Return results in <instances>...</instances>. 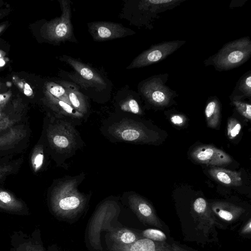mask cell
I'll return each mask as SVG.
<instances>
[{"instance_id": "cell-1", "label": "cell", "mask_w": 251, "mask_h": 251, "mask_svg": "<svg viewBox=\"0 0 251 251\" xmlns=\"http://www.w3.org/2000/svg\"><path fill=\"white\" fill-rule=\"evenodd\" d=\"M251 55V40L245 37L226 44L216 54L204 61L219 71H227L246 62Z\"/></svg>"}, {"instance_id": "cell-2", "label": "cell", "mask_w": 251, "mask_h": 251, "mask_svg": "<svg viewBox=\"0 0 251 251\" xmlns=\"http://www.w3.org/2000/svg\"><path fill=\"white\" fill-rule=\"evenodd\" d=\"M167 74L152 76L142 81L139 85V91L150 103L156 106L169 105L175 92L166 85Z\"/></svg>"}, {"instance_id": "cell-3", "label": "cell", "mask_w": 251, "mask_h": 251, "mask_svg": "<svg viewBox=\"0 0 251 251\" xmlns=\"http://www.w3.org/2000/svg\"><path fill=\"white\" fill-rule=\"evenodd\" d=\"M61 16L46 24L44 27L45 37L56 43L72 39L73 35L69 1H61Z\"/></svg>"}, {"instance_id": "cell-4", "label": "cell", "mask_w": 251, "mask_h": 251, "mask_svg": "<svg viewBox=\"0 0 251 251\" xmlns=\"http://www.w3.org/2000/svg\"><path fill=\"white\" fill-rule=\"evenodd\" d=\"M185 43L184 41L177 40L164 42L153 45L137 56L127 69L143 67L161 61Z\"/></svg>"}, {"instance_id": "cell-5", "label": "cell", "mask_w": 251, "mask_h": 251, "mask_svg": "<svg viewBox=\"0 0 251 251\" xmlns=\"http://www.w3.org/2000/svg\"><path fill=\"white\" fill-rule=\"evenodd\" d=\"M52 210L61 216H69L79 211L83 204V199L76 192L67 187L59 188L52 196Z\"/></svg>"}, {"instance_id": "cell-6", "label": "cell", "mask_w": 251, "mask_h": 251, "mask_svg": "<svg viewBox=\"0 0 251 251\" xmlns=\"http://www.w3.org/2000/svg\"><path fill=\"white\" fill-rule=\"evenodd\" d=\"M196 162L213 166L230 164L231 157L224 151L211 145H202L195 148L190 153Z\"/></svg>"}, {"instance_id": "cell-7", "label": "cell", "mask_w": 251, "mask_h": 251, "mask_svg": "<svg viewBox=\"0 0 251 251\" xmlns=\"http://www.w3.org/2000/svg\"><path fill=\"white\" fill-rule=\"evenodd\" d=\"M89 30L96 41L120 38L130 34L133 31L117 23L99 22L88 24Z\"/></svg>"}, {"instance_id": "cell-8", "label": "cell", "mask_w": 251, "mask_h": 251, "mask_svg": "<svg viewBox=\"0 0 251 251\" xmlns=\"http://www.w3.org/2000/svg\"><path fill=\"white\" fill-rule=\"evenodd\" d=\"M62 60L70 64L88 85L98 89H103L106 83L103 78L91 67L67 55H63Z\"/></svg>"}, {"instance_id": "cell-9", "label": "cell", "mask_w": 251, "mask_h": 251, "mask_svg": "<svg viewBox=\"0 0 251 251\" xmlns=\"http://www.w3.org/2000/svg\"><path fill=\"white\" fill-rule=\"evenodd\" d=\"M112 249L113 251H174L172 246L166 243L145 238L137 239L129 245L115 243Z\"/></svg>"}, {"instance_id": "cell-10", "label": "cell", "mask_w": 251, "mask_h": 251, "mask_svg": "<svg viewBox=\"0 0 251 251\" xmlns=\"http://www.w3.org/2000/svg\"><path fill=\"white\" fill-rule=\"evenodd\" d=\"M131 207L139 218L145 223L163 228L152 206L144 199L135 196L130 200Z\"/></svg>"}, {"instance_id": "cell-11", "label": "cell", "mask_w": 251, "mask_h": 251, "mask_svg": "<svg viewBox=\"0 0 251 251\" xmlns=\"http://www.w3.org/2000/svg\"><path fill=\"white\" fill-rule=\"evenodd\" d=\"M210 176L217 181L228 186H240L242 179L239 172L213 166L208 170Z\"/></svg>"}, {"instance_id": "cell-12", "label": "cell", "mask_w": 251, "mask_h": 251, "mask_svg": "<svg viewBox=\"0 0 251 251\" xmlns=\"http://www.w3.org/2000/svg\"><path fill=\"white\" fill-rule=\"evenodd\" d=\"M211 208L215 213L222 219L227 221L235 220L244 211V209L240 207L223 201L214 202Z\"/></svg>"}, {"instance_id": "cell-13", "label": "cell", "mask_w": 251, "mask_h": 251, "mask_svg": "<svg viewBox=\"0 0 251 251\" xmlns=\"http://www.w3.org/2000/svg\"><path fill=\"white\" fill-rule=\"evenodd\" d=\"M251 97V71L243 75L238 80L234 89L231 98L232 100H241L243 98Z\"/></svg>"}, {"instance_id": "cell-14", "label": "cell", "mask_w": 251, "mask_h": 251, "mask_svg": "<svg viewBox=\"0 0 251 251\" xmlns=\"http://www.w3.org/2000/svg\"><path fill=\"white\" fill-rule=\"evenodd\" d=\"M117 131L120 137L127 141H139L149 140L148 135L140 127L135 126H124Z\"/></svg>"}, {"instance_id": "cell-15", "label": "cell", "mask_w": 251, "mask_h": 251, "mask_svg": "<svg viewBox=\"0 0 251 251\" xmlns=\"http://www.w3.org/2000/svg\"><path fill=\"white\" fill-rule=\"evenodd\" d=\"M205 115L207 126L211 128H216L219 124L221 116L220 103L216 98H212L207 102Z\"/></svg>"}, {"instance_id": "cell-16", "label": "cell", "mask_w": 251, "mask_h": 251, "mask_svg": "<svg viewBox=\"0 0 251 251\" xmlns=\"http://www.w3.org/2000/svg\"><path fill=\"white\" fill-rule=\"evenodd\" d=\"M26 131L23 127L13 126L0 135V148H4L17 143L25 135Z\"/></svg>"}, {"instance_id": "cell-17", "label": "cell", "mask_w": 251, "mask_h": 251, "mask_svg": "<svg viewBox=\"0 0 251 251\" xmlns=\"http://www.w3.org/2000/svg\"><path fill=\"white\" fill-rule=\"evenodd\" d=\"M71 105L80 112H84L86 110V103L83 95L75 87L67 82L62 83Z\"/></svg>"}, {"instance_id": "cell-18", "label": "cell", "mask_w": 251, "mask_h": 251, "mask_svg": "<svg viewBox=\"0 0 251 251\" xmlns=\"http://www.w3.org/2000/svg\"><path fill=\"white\" fill-rule=\"evenodd\" d=\"M24 208L23 203L8 191L0 189V208L17 212Z\"/></svg>"}, {"instance_id": "cell-19", "label": "cell", "mask_w": 251, "mask_h": 251, "mask_svg": "<svg viewBox=\"0 0 251 251\" xmlns=\"http://www.w3.org/2000/svg\"><path fill=\"white\" fill-rule=\"evenodd\" d=\"M47 96L49 104L58 111L66 115L75 116L79 114L76 112L75 109L71 104L48 94H47Z\"/></svg>"}, {"instance_id": "cell-20", "label": "cell", "mask_w": 251, "mask_h": 251, "mask_svg": "<svg viewBox=\"0 0 251 251\" xmlns=\"http://www.w3.org/2000/svg\"><path fill=\"white\" fill-rule=\"evenodd\" d=\"M112 237L115 243L122 245L131 244L137 240V237L134 232L125 228L117 230L113 233Z\"/></svg>"}, {"instance_id": "cell-21", "label": "cell", "mask_w": 251, "mask_h": 251, "mask_svg": "<svg viewBox=\"0 0 251 251\" xmlns=\"http://www.w3.org/2000/svg\"><path fill=\"white\" fill-rule=\"evenodd\" d=\"M47 94L71 104L65 88L61 85L53 82L49 83L46 87Z\"/></svg>"}, {"instance_id": "cell-22", "label": "cell", "mask_w": 251, "mask_h": 251, "mask_svg": "<svg viewBox=\"0 0 251 251\" xmlns=\"http://www.w3.org/2000/svg\"><path fill=\"white\" fill-rule=\"evenodd\" d=\"M193 208L195 212L206 219H211V211L206 201L202 198L197 199L193 204Z\"/></svg>"}, {"instance_id": "cell-23", "label": "cell", "mask_w": 251, "mask_h": 251, "mask_svg": "<svg viewBox=\"0 0 251 251\" xmlns=\"http://www.w3.org/2000/svg\"><path fill=\"white\" fill-rule=\"evenodd\" d=\"M44 161V153L40 146H36L32 152L31 157V164L33 171L38 172L42 167Z\"/></svg>"}, {"instance_id": "cell-24", "label": "cell", "mask_w": 251, "mask_h": 251, "mask_svg": "<svg viewBox=\"0 0 251 251\" xmlns=\"http://www.w3.org/2000/svg\"><path fill=\"white\" fill-rule=\"evenodd\" d=\"M143 236L151 240L163 242L167 240L166 235L161 230L153 228L146 229L142 232Z\"/></svg>"}, {"instance_id": "cell-25", "label": "cell", "mask_w": 251, "mask_h": 251, "mask_svg": "<svg viewBox=\"0 0 251 251\" xmlns=\"http://www.w3.org/2000/svg\"><path fill=\"white\" fill-rule=\"evenodd\" d=\"M50 139L53 146L58 148H66L70 144L68 138L65 135L56 132L50 134Z\"/></svg>"}, {"instance_id": "cell-26", "label": "cell", "mask_w": 251, "mask_h": 251, "mask_svg": "<svg viewBox=\"0 0 251 251\" xmlns=\"http://www.w3.org/2000/svg\"><path fill=\"white\" fill-rule=\"evenodd\" d=\"M232 103L237 110L244 117L250 120L251 119V105L250 103L241 100H232Z\"/></svg>"}, {"instance_id": "cell-27", "label": "cell", "mask_w": 251, "mask_h": 251, "mask_svg": "<svg viewBox=\"0 0 251 251\" xmlns=\"http://www.w3.org/2000/svg\"><path fill=\"white\" fill-rule=\"evenodd\" d=\"M241 126L238 121L233 118L229 119L227 123V134L228 138L233 139L239 133Z\"/></svg>"}, {"instance_id": "cell-28", "label": "cell", "mask_w": 251, "mask_h": 251, "mask_svg": "<svg viewBox=\"0 0 251 251\" xmlns=\"http://www.w3.org/2000/svg\"><path fill=\"white\" fill-rule=\"evenodd\" d=\"M122 108L126 111L131 112L134 114L140 113V109L138 103L134 99L126 100L122 104Z\"/></svg>"}, {"instance_id": "cell-29", "label": "cell", "mask_w": 251, "mask_h": 251, "mask_svg": "<svg viewBox=\"0 0 251 251\" xmlns=\"http://www.w3.org/2000/svg\"><path fill=\"white\" fill-rule=\"evenodd\" d=\"M16 122V120L8 117H4L0 120V132L12 126Z\"/></svg>"}, {"instance_id": "cell-30", "label": "cell", "mask_w": 251, "mask_h": 251, "mask_svg": "<svg viewBox=\"0 0 251 251\" xmlns=\"http://www.w3.org/2000/svg\"><path fill=\"white\" fill-rule=\"evenodd\" d=\"M16 251H43L39 247L33 244H25L18 248Z\"/></svg>"}, {"instance_id": "cell-31", "label": "cell", "mask_w": 251, "mask_h": 251, "mask_svg": "<svg viewBox=\"0 0 251 251\" xmlns=\"http://www.w3.org/2000/svg\"><path fill=\"white\" fill-rule=\"evenodd\" d=\"M171 121L174 125L181 126L184 123L185 119L182 115L176 114L171 117Z\"/></svg>"}, {"instance_id": "cell-32", "label": "cell", "mask_w": 251, "mask_h": 251, "mask_svg": "<svg viewBox=\"0 0 251 251\" xmlns=\"http://www.w3.org/2000/svg\"><path fill=\"white\" fill-rule=\"evenodd\" d=\"M12 169V167L10 165L0 166V180L7 175Z\"/></svg>"}, {"instance_id": "cell-33", "label": "cell", "mask_w": 251, "mask_h": 251, "mask_svg": "<svg viewBox=\"0 0 251 251\" xmlns=\"http://www.w3.org/2000/svg\"><path fill=\"white\" fill-rule=\"evenodd\" d=\"M11 94L8 93L0 94V109L2 108L8 102Z\"/></svg>"}, {"instance_id": "cell-34", "label": "cell", "mask_w": 251, "mask_h": 251, "mask_svg": "<svg viewBox=\"0 0 251 251\" xmlns=\"http://www.w3.org/2000/svg\"><path fill=\"white\" fill-rule=\"evenodd\" d=\"M251 222L250 220L249 222L247 223V224L246 225V226L244 227L243 230H242V233H250L251 231Z\"/></svg>"}, {"instance_id": "cell-35", "label": "cell", "mask_w": 251, "mask_h": 251, "mask_svg": "<svg viewBox=\"0 0 251 251\" xmlns=\"http://www.w3.org/2000/svg\"><path fill=\"white\" fill-rule=\"evenodd\" d=\"M172 248L173 250H174V251H190L184 249L182 248H181L175 244H172Z\"/></svg>"}, {"instance_id": "cell-36", "label": "cell", "mask_w": 251, "mask_h": 251, "mask_svg": "<svg viewBox=\"0 0 251 251\" xmlns=\"http://www.w3.org/2000/svg\"><path fill=\"white\" fill-rule=\"evenodd\" d=\"M8 25V22H5L0 25V34L5 30Z\"/></svg>"}, {"instance_id": "cell-37", "label": "cell", "mask_w": 251, "mask_h": 251, "mask_svg": "<svg viewBox=\"0 0 251 251\" xmlns=\"http://www.w3.org/2000/svg\"><path fill=\"white\" fill-rule=\"evenodd\" d=\"M9 10L8 9H3L0 10V20L3 18L5 16L7 15L9 13Z\"/></svg>"}, {"instance_id": "cell-38", "label": "cell", "mask_w": 251, "mask_h": 251, "mask_svg": "<svg viewBox=\"0 0 251 251\" xmlns=\"http://www.w3.org/2000/svg\"><path fill=\"white\" fill-rule=\"evenodd\" d=\"M5 64V61L2 58H0V66H3Z\"/></svg>"}, {"instance_id": "cell-39", "label": "cell", "mask_w": 251, "mask_h": 251, "mask_svg": "<svg viewBox=\"0 0 251 251\" xmlns=\"http://www.w3.org/2000/svg\"><path fill=\"white\" fill-rule=\"evenodd\" d=\"M2 114H1V113L0 112V120H1V119H2Z\"/></svg>"}, {"instance_id": "cell-40", "label": "cell", "mask_w": 251, "mask_h": 251, "mask_svg": "<svg viewBox=\"0 0 251 251\" xmlns=\"http://www.w3.org/2000/svg\"><path fill=\"white\" fill-rule=\"evenodd\" d=\"M0 56H1V55H0Z\"/></svg>"}]
</instances>
